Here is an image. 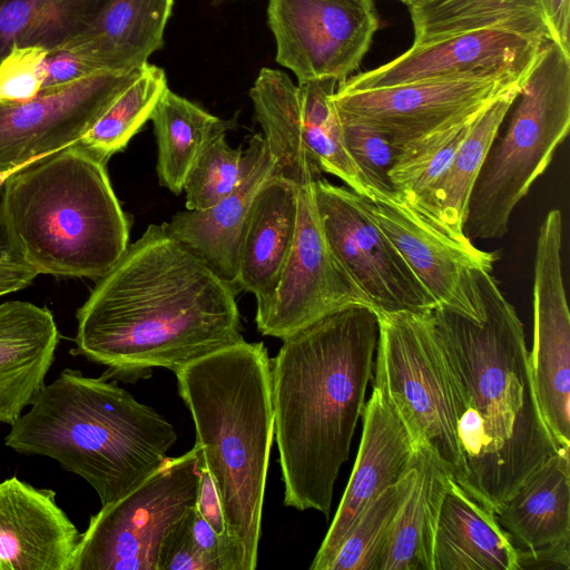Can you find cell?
<instances>
[{"label": "cell", "instance_id": "ee69618b", "mask_svg": "<svg viewBox=\"0 0 570 570\" xmlns=\"http://www.w3.org/2000/svg\"><path fill=\"white\" fill-rule=\"evenodd\" d=\"M403 4H405L409 8L415 7L420 3H422L424 0H399Z\"/></svg>", "mask_w": 570, "mask_h": 570}, {"label": "cell", "instance_id": "3957f363", "mask_svg": "<svg viewBox=\"0 0 570 570\" xmlns=\"http://www.w3.org/2000/svg\"><path fill=\"white\" fill-rule=\"evenodd\" d=\"M377 338L375 309L353 305L287 335L271 360L286 507L330 514L365 404Z\"/></svg>", "mask_w": 570, "mask_h": 570}, {"label": "cell", "instance_id": "e575fe53", "mask_svg": "<svg viewBox=\"0 0 570 570\" xmlns=\"http://www.w3.org/2000/svg\"><path fill=\"white\" fill-rule=\"evenodd\" d=\"M227 124L218 127L208 138L193 163L183 190L188 210L207 209L229 195L240 183L244 151L233 149L225 139Z\"/></svg>", "mask_w": 570, "mask_h": 570}, {"label": "cell", "instance_id": "9a60e30c", "mask_svg": "<svg viewBox=\"0 0 570 570\" xmlns=\"http://www.w3.org/2000/svg\"><path fill=\"white\" fill-rule=\"evenodd\" d=\"M562 217L550 210L537 238L532 379L543 420L560 450L570 451V314L561 265Z\"/></svg>", "mask_w": 570, "mask_h": 570}, {"label": "cell", "instance_id": "6da1fadb", "mask_svg": "<svg viewBox=\"0 0 570 570\" xmlns=\"http://www.w3.org/2000/svg\"><path fill=\"white\" fill-rule=\"evenodd\" d=\"M235 288L165 223L151 224L78 308L70 353L110 380L175 373L244 340Z\"/></svg>", "mask_w": 570, "mask_h": 570}, {"label": "cell", "instance_id": "7402d4cb", "mask_svg": "<svg viewBox=\"0 0 570 570\" xmlns=\"http://www.w3.org/2000/svg\"><path fill=\"white\" fill-rule=\"evenodd\" d=\"M59 333L47 307L23 301L0 304V423L12 425L41 389Z\"/></svg>", "mask_w": 570, "mask_h": 570}, {"label": "cell", "instance_id": "4dcf8cb0", "mask_svg": "<svg viewBox=\"0 0 570 570\" xmlns=\"http://www.w3.org/2000/svg\"><path fill=\"white\" fill-rule=\"evenodd\" d=\"M337 85L332 79L297 82L302 138L322 171L371 200V187L348 153L343 125L332 102Z\"/></svg>", "mask_w": 570, "mask_h": 570}, {"label": "cell", "instance_id": "8fae6325", "mask_svg": "<svg viewBox=\"0 0 570 570\" xmlns=\"http://www.w3.org/2000/svg\"><path fill=\"white\" fill-rule=\"evenodd\" d=\"M527 76L491 75L435 78L373 89L336 87L332 102L342 122L383 134L394 146L405 145L469 118Z\"/></svg>", "mask_w": 570, "mask_h": 570}, {"label": "cell", "instance_id": "ba28073f", "mask_svg": "<svg viewBox=\"0 0 570 570\" xmlns=\"http://www.w3.org/2000/svg\"><path fill=\"white\" fill-rule=\"evenodd\" d=\"M275 168L297 186V222L293 246L271 297L256 307L257 330L283 340L295 331L336 311L353 305L374 309L331 249L318 218L314 184L322 170L302 136L278 130L267 139Z\"/></svg>", "mask_w": 570, "mask_h": 570}, {"label": "cell", "instance_id": "484cf974", "mask_svg": "<svg viewBox=\"0 0 570 570\" xmlns=\"http://www.w3.org/2000/svg\"><path fill=\"white\" fill-rule=\"evenodd\" d=\"M521 87L501 95L479 114L420 214L431 226L463 246L473 245L464 235L472 189Z\"/></svg>", "mask_w": 570, "mask_h": 570}, {"label": "cell", "instance_id": "ac0fdd59", "mask_svg": "<svg viewBox=\"0 0 570 570\" xmlns=\"http://www.w3.org/2000/svg\"><path fill=\"white\" fill-rule=\"evenodd\" d=\"M355 464L311 570H327L364 509L412 468L417 444L392 402L375 386L362 411Z\"/></svg>", "mask_w": 570, "mask_h": 570}, {"label": "cell", "instance_id": "836d02e7", "mask_svg": "<svg viewBox=\"0 0 570 570\" xmlns=\"http://www.w3.org/2000/svg\"><path fill=\"white\" fill-rule=\"evenodd\" d=\"M416 470L380 493L361 513L327 570H375L395 518L409 495Z\"/></svg>", "mask_w": 570, "mask_h": 570}, {"label": "cell", "instance_id": "5b68a950", "mask_svg": "<svg viewBox=\"0 0 570 570\" xmlns=\"http://www.w3.org/2000/svg\"><path fill=\"white\" fill-rule=\"evenodd\" d=\"M4 445L56 460L87 481L101 505L154 473L176 443L174 425L106 377L65 368L12 425Z\"/></svg>", "mask_w": 570, "mask_h": 570}, {"label": "cell", "instance_id": "f546056e", "mask_svg": "<svg viewBox=\"0 0 570 570\" xmlns=\"http://www.w3.org/2000/svg\"><path fill=\"white\" fill-rule=\"evenodd\" d=\"M150 120L158 146L159 184L179 195L197 155L225 121L169 88L158 100Z\"/></svg>", "mask_w": 570, "mask_h": 570}, {"label": "cell", "instance_id": "7a4b0ae2", "mask_svg": "<svg viewBox=\"0 0 570 570\" xmlns=\"http://www.w3.org/2000/svg\"><path fill=\"white\" fill-rule=\"evenodd\" d=\"M478 294L481 321L443 307L430 318L463 456L462 489L495 512L560 449L538 403L522 322L491 272L478 276Z\"/></svg>", "mask_w": 570, "mask_h": 570}, {"label": "cell", "instance_id": "60d3db41", "mask_svg": "<svg viewBox=\"0 0 570 570\" xmlns=\"http://www.w3.org/2000/svg\"><path fill=\"white\" fill-rule=\"evenodd\" d=\"M551 41L570 55V0H538Z\"/></svg>", "mask_w": 570, "mask_h": 570}, {"label": "cell", "instance_id": "277c9868", "mask_svg": "<svg viewBox=\"0 0 570 570\" xmlns=\"http://www.w3.org/2000/svg\"><path fill=\"white\" fill-rule=\"evenodd\" d=\"M175 374L195 424V445L222 504L237 570H254L274 439L267 350L262 342L243 340Z\"/></svg>", "mask_w": 570, "mask_h": 570}, {"label": "cell", "instance_id": "4316f807", "mask_svg": "<svg viewBox=\"0 0 570 570\" xmlns=\"http://www.w3.org/2000/svg\"><path fill=\"white\" fill-rule=\"evenodd\" d=\"M414 484L402 504L375 570H434L436 523L449 475L434 453L417 445Z\"/></svg>", "mask_w": 570, "mask_h": 570}, {"label": "cell", "instance_id": "e0dca14e", "mask_svg": "<svg viewBox=\"0 0 570 570\" xmlns=\"http://www.w3.org/2000/svg\"><path fill=\"white\" fill-rule=\"evenodd\" d=\"M549 39L489 28L451 35L410 49L375 68L350 76L337 87L373 89L450 77L509 71L527 76L542 43Z\"/></svg>", "mask_w": 570, "mask_h": 570}, {"label": "cell", "instance_id": "1f68e13d", "mask_svg": "<svg viewBox=\"0 0 570 570\" xmlns=\"http://www.w3.org/2000/svg\"><path fill=\"white\" fill-rule=\"evenodd\" d=\"M167 89L165 70L146 63L138 77L116 98L78 144L96 159L107 164L150 119L158 100Z\"/></svg>", "mask_w": 570, "mask_h": 570}, {"label": "cell", "instance_id": "d6a6232c", "mask_svg": "<svg viewBox=\"0 0 570 570\" xmlns=\"http://www.w3.org/2000/svg\"><path fill=\"white\" fill-rule=\"evenodd\" d=\"M482 110L400 149L390 171L391 183L396 196L416 213L423 212L433 188Z\"/></svg>", "mask_w": 570, "mask_h": 570}, {"label": "cell", "instance_id": "9c48e42d", "mask_svg": "<svg viewBox=\"0 0 570 570\" xmlns=\"http://www.w3.org/2000/svg\"><path fill=\"white\" fill-rule=\"evenodd\" d=\"M430 311H375L379 338L373 386L392 402L416 444L426 445L462 488L463 456Z\"/></svg>", "mask_w": 570, "mask_h": 570}, {"label": "cell", "instance_id": "7c38bea8", "mask_svg": "<svg viewBox=\"0 0 570 570\" xmlns=\"http://www.w3.org/2000/svg\"><path fill=\"white\" fill-rule=\"evenodd\" d=\"M275 60L297 82L344 81L371 48L380 28L375 0H268Z\"/></svg>", "mask_w": 570, "mask_h": 570}, {"label": "cell", "instance_id": "8992f818", "mask_svg": "<svg viewBox=\"0 0 570 570\" xmlns=\"http://www.w3.org/2000/svg\"><path fill=\"white\" fill-rule=\"evenodd\" d=\"M3 200L13 243L38 274L98 279L129 245L106 164L78 142L12 171Z\"/></svg>", "mask_w": 570, "mask_h": 570}, {"label": "cell", "instance_id": "74e56055", "mask_svg": "<svg viewBox=\"0 0 570 570\" xmlns=\"http://www.w3.org/2000/svg\"><path fill=\"white\" fill-rule=\"evenodd\" d=\"M99 72L72 52L57 49L47 52L40 92L59 89Z\"/></svg>", "mask_w": 570, "mask_h": 570}, {"label": "cell", "instance_id": "5bb4252c", "mask_svg": "<svg viewBox=\"0 0 570 570\" xmlns=\"http://www.w3.org/2000/svg\"><path fill=\"white\" fill-rule=\"evenodd\" d=\"M141 69L99 71L22 104H0V175L77 144Z\"/></svg>", "mask_w": 570, "mask_h": 570}, {"label": "cell", "instance_id": "603a6c76", "mask_svg": "<svg viewBox=\"0 0 570 570\" xmlns=\"http://www.w3.org/2000/svg\"><path fill=\"white\" fill-rule=\"evenodd\" d=\"M174 0H107L96 18L59 49L97 71L129 72L164 47Z\"/></svg>", "mask_w": 570, "mask_h": 570}, {"label": "cell", "instance_id": "2e32d148", "mask_svg": "<svg viewBox=\"0 0 570 570\" xmlns=\"http://www.w3.org/2000/svg\"><path fill=\"white\" fill-rule=\"evenodd\" d=\"M366 206L436 307L481 321L478 276L492 271L499 258L497 252L459 244L431 226L396 195L366 199Z\"/></svg>", "mask_w": 570, "mask_h": 570}, {"label": "cell", "instance_id": "b9f144b4", "mask_svg": "<svg viewBox=\"0 0 570 570\" xmlns=\"http://www.w3.org/2000/svg\"><path fill=\"white\" fill-rule=\"evenodd\" d=\"M0 266H29L17 249L9 230L4 213L3 185L0 186Z\"/></svg>", "mask_w": 570, "mask_h": 570}, {"label": "cell", "instance_id": "8d00e7d4", "mask_svg": "<svg viewBox=\"0 0 570 570\" xmlns=\"http://www.w3.org/2000/svg\"><path fill=\"white\" fill-rule=\"evenodd\" d=\"M47 50L37 46L13 47L0 61V104H22L42 88Z\"/></svg>", "mask_w": 570, "mask_h": 570}, {"label": "cell", "instance_id": "4fadbf2b", "mask_svg": "<svg viewBox=\"0 0 570 570\" xmlns=\"http://www.w3.org/2000/svg\"><path fill=\"white\" fill-rule=\"evenodd\" d=\"M325 238L375 311L425 312L436 307L393 243L379 227L366 198L322 177L314 184Z\"/></svg>", "mask_w": 570, "mask_h": 570}, {"label": "cell", "instance_id": "f35d334b", "mask_svg": "<svg viewBox=\"0 0 570 570\" xmlns=\"http://www.w3.org/2000/svg\"><path fill=\"white\" fill-rule=\"evenodd\" d=\"M517 551L518 570L570 569V541L537 550Z\"/></svg>", "mask_w": 570, "mask_h": 570}, {"label": "cell", "instance_id": "ab89813d", "mask_svg": "<svg viewBox=\"0 0 570 570\" xmlns=\"http://www.w3.org/2000/svg\"><path fill=\"white\" fill-rule=\"evenodd\" d=\"M196 509L218 534L228 539L226 523L218 494L216 492L213 480L208 471L204 466L202 460L200 482L198 488Z\"/></svg>", "mask_w": 570, "mask_h": 570}, {"label": "cell", "instance_id": "f6af8a7d", "mask_svg": "<svg viewBox=\"0 0 570 570\" xmlns=\"http://www.w3.org/2000/svg\"><path fill=\"white\" fill-rule=\"evenodd\" d=\"M11 174V173H10ZM10 174H1L0 175V186L3 185L4 180L7 179V177L10 175Z\"/></svg>", "mask_w": 570, "mask_h": 570}, {"label": "cell", "instance_id": "44dd1931", "mask_svg": "<svg viewBox=\"0 0 570 570\" xmlns=\"http://www.w3.org/2000/svg\"><path fill=\"white\" fill-rule=\"evenodd\" d=\"M244 160L243 178L229 195L207 209L179 212L165 223L176 238L234 286L240 234L248 209L274 167V157L263 135L255 134L249 139Z\"/></svg>", "mask_w": 570, "mask_h": 570}, {"label": "cell", "instance_id": "d4e9b609", "mask_svg": "<svg viewBox=\"0 0 570 570\" xmlns=\"http://www.w3.org/2000/svg\"><path fill=\"white\" fill-rule=\"evenodd\" d=\"M517 550L570 541V451L549 456L495 511Z\"/></svg>", "mask_w": 570, "mask_h": 570}, {"label": "cell", "instance_id": "83f0119b", "mask_svg": "<svg viewBox=\"0 0 570 570\" xmlns=\"http://www.w3.org/2000/svg\"><path fill=\"white\" fill-rule=\"evenodd\" d=\"M409 12L413 43L489 28L551 40L538 0H424Z\"/></svg>", "mask_w": 570, "mask_h": 570}, {"label": "cell", "instance_id": "7bdbcfd3", "mask_svg": "<svg viewBox=\"0 0 570 570\" xmlns=\"http://www.w3.org/2000/svg\"><path fill=\"white\" fill-rule=\"evenodd\" d=\"M37 275L29 266H0V296L27 287Z\"/></svg>", "mask_w": 570, "mask_h": 570}, {"label": "cell", "instance_id": "ffe728a7", "mask_svg": "<svg viewBox=\"0 0 570 570\" xmlns=\"http://www.w3.org/2000/svg\"><path fill=\"white\" fill-rule=\"evenodd\" d=\"M297 186L273 167L248 209L238 246L235 286L253 294L256 306L273 294L288 259L297 222Z\"/></svg>", "mask_w": 570, "mask_h": 570}, {"label": "cell", "instance_id": "d590c367", "mask_svg": "<svg viewBox=\"0 0 570 570\" xmlns=\"http://www.w3.org/2000/svg\"><path fill=\"white\" fill-rule=\"evenodd\" d=\"M342 125L348 153L371 187V200L395 196L390 171L400 148L371 127L351 122Z\"/></svg>", "mask_w": 570, "mask_h": 570}, {"label": "cell", "instance_id": "30bf717a", "mask_svg": "<svg viewBox=\"0 0 570 570\" xmlns=\"http://www.w3.org/2000/svg\"><path fill=\"white\" fill-rule=\"evenodd\" d=\"M199 482L196 445L167 458L132 490L91 515L80 534L72 570H158L163 543L196 505Z\"/></svg>", "mask_w": 570, "mask_h": 570}, {"label": "cell", "instance_id": "52a82bcc", "mask_svg": "<svg viewBox=\"0 0 570 570\" xmlns=\"http://www.w3.org/2000/svg\"><path fill=\"white\" fill-rule=\"evenodd\" d=\"M508 127L491 145L472 189L464 235L502 238L510 216L550 165L570 128V55L546 40L517 97Z\"/></svg>", "mask_w": 570, "mask_h": 570}, {"label": "cell", "instance_id": "d6986e66", "mask_svg": "<svg viewBox=\"0 0 570 570\" xmlns=\"http://www.w3.org/2000/svg\"><path fill=\"white\" fill-rule=\"evenodd\" d=\"M80 534L53 490L0 482V570H72Z\"/></svg>", "mask_w": 570, "mask_h": 570}, {"label": "cell", "instance_id": "f1b7e54d", "mask_svg": "<svg viewBox=\"0 0 570 570\" xmlns=\"http://www.w3.org/2000/svg\"><path fill=\"white\" fill-rule=\"evenodd\" d=\"M107 0H0V61L13 47L48 52L80 33Z\"/></svg>", "mask_w": 570, "mask_h": 570}, {"label": "cell", "instance_id": "cb8c5ba5", "mask_svg": "<svg viewBox=\"0 0 570 570\" xmlns=\"http://www.w3.org/2000/svg\"><path fill=\"white\" fill-rule=\"evenodd\" d=\"M434 570H518V551L495 512L449 478L433 549Z\"/></svg>", "mask_w": 570, "mask_h": 570}]
</instances>
